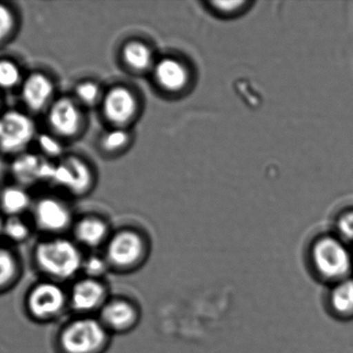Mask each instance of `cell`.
Segmentation results:
<instances>
[{
    "instance_id": "6da1fadb",
    "label": "cell",
    "mask_w": 353,
    "mask_h": 353,
    "mask_svg": "<svg viewBox=\"0 0 353 353\" xmlns=\"http://www.w3.org/2000/svg\"><path fill=\"white\" fill-rule=\"evenodd\" d=\"M81 247L66 236H41L31 251V261L41 279L63 284L82 271Z\"/></svg>"
},
{
    "instance_id": "7a4b0ae2",
    "label": "cell",
    "mask_w": 353,
    "mask_h": 353,
    "mask_svg": "<svg viewBox=\"0 0 353 353\" xmlns=\"http://www.w3.org/2000/svg\"><path fill=\"white\" fill-rule=\"evenodd\" d=\"M309 259L319 281L332 286L352 277L353 256L341 238L323 236L315 240Z\"/></svg>"
},
{
    "instance_id": "3957f363",
    "label": "cell",
    "mask_w": 353,
    "mask_h": 353,
    "mask_svg": "<svg viewBox=\"0 0 353 353\" xmlns=\"http://www.w3.org/2000/svg\"><path fill=\"white\" fill-rule=\"evenodd\" d=\"M109 342V331L99 319L78 316L58 330L57 353H103Z\"/></svg>"
},
{
    "instance_id": "277c9868",
    "label": "cell",
    "mask_w": 353,
    "mask_h": 353,
    "mask_svg": "<svg viewBox=\"0 0 353 353\" xmlns=\"http://www.w3.org/2000/svg\"><path fill=\"white\" fill-rule=\"evenodd\" d=\"M26 316L37 325H49L63 316L68 306V294L62 284L51 280L35 281L23 300Z\"/></svg>"
},
{
    "instance_id": "5b68a950",
    "label": "cell",
    "mask_w": 353,
    "mask_h": 353,
    "mask_svg": "<svg viewBox=\"0 0 353 353\" xmlns=\"http://www.w3.org/2000/svg\"><path fill=\"white\" fill-rule=\"evenodd\" d=\"M41 128L34 115L19 107H6L0 115V155L8 160L31 151Z\"/></svg>"
},
{
    "instance_id": "8992f818",
    "label": "cell",
    "mask_w": 353,
    "mask_h": 353,
    "mask_svg": "<svg viewBox=\"0 0 353 353\" xmlns=\"http://www.w3.org/2000/svg\"><path fill=\"white\" fill-rule=\"evenodd\" d=\"M29 218L35 231L41 236H65L74 222L70 203L54 191L34 196Z\"/></svg>"
},
{
    "instance_id": "52a82bcc",
    "label": "cell",
    "mask_w": 353,
    "mask_h": 353,
    "mask_svg": "<svg viewBox=\"0 0 353 353\" xmlns=\"http://www.w3.org/2000/svg\"><path fill=\"white\" fill-rule=\"evenodd\" d=\"M43 117L45 130L65 143L78 138L85 126L83 107L72 95H58Z\"/></svg>"
},
{
    "instance_id": "ba28073f",
    "label": "cell",
    "mask_w": 353,
    "mask_h": 353,
    "mask_svg": "<svg viewBox=\"0 0 353 353\" xmlns=\"http://www.w3.org/2000/svg\"><path fill=\"white\" fill-rule=\"evenodd\" d=\"M21 107L37 117L43 115L58 97V85L53 73L43 68L27 70L18 90Z\"/></svg>"
},
{
    "instance_id": "9c48e42d",
    "label": "cell",
    "mask_w": 353,
    "mask_h": 353,
    "mask_svg": "<svg viewBox=\"0 0 353 353\" xmlns=\"http://www.w3.org/2000/svg\"><path fill=\"white\" fill-rule=\"evenodd\" d=\"M93 182L94 175L90 165L80 155L66 153L54 163L49 186L70 196L81 197L91 190Z\"/></svg>"
},
{
    "instance_id": "30bf717a",
    "label": "cell",
    "mask_w": 353,
    "mask_h": 353,
    "mask_svg": "<svg viewBox=\"0 0 353 353\" xmlns=\"http://www.w3.org/2000/svg\"><path fill=\"white\" fill-rule=\"evenodd\" d=\"M54 163L31 149L8 160L10 180L30 190L41 184L49 186Z\"/></svg>"
},
{
    "instance_id": "8fae6325",
    "label": "cell",
    "mask_w": 353,
    "mask_h": 353,
    "mask_svg": "<svg viewBox=\"0 0 353 353\" xmlns=\"http://www.w3.org/2000/svg\"><path fill=\"white\" fill-rule=\"evenodd\" d=\"M68 306L79 316H90L105 305L107 290L99 279L85 277L77 280L68 290Z\"/></svg>"
},
{
    "instance_id": "7c38bea8",
    "label": "cell",
    "mask_w": 353,
    "mask_h": 353,
    "mask_svg": "<svg viewBox=\"0 0 353 353\" xmlns=\"http://www.w3.org/2000/svg\"><path fill=\"white\" fill-rule=\"evenodd\" d=\"M144 255V240L134 231L119 232L108 244V263L118 269L136 267L143 260Z\"/></svg>"
},
{
    "instance_id": "4fadbf2b",
    "label": "cell",
    "mask_w": 353,
    "mask_h": 353,
    "mask_svg": "<svg viewBox=\"0 0 353 353\" xmlns=\"http://www.w3.org/2000/svg\"><path fill=\"white\" fill-rule=\"evenodd\" d=\"M138 111V101L134 93L125 87L110 89L103 97L105 117L117 126L130 124Z\"/></svg>"
},
{
    "instance_id": "5bb4252c",
    "label": "cell",
    "mask_w": 353,
    "mask_h": 353,
    "mask_svg": "<svg viewBox=\"0 0 353 353\" xmlns=\"http://www.w3.org/2000/svg\"><path fill=\"white\" fill-rule=\"evenodd\" d=\"M33 200L30 189L10 180L0 186V213L3 218L29 216Z\"/></svg>"
},
{
    "instance_id": "9a60e30c",
    "label": "cell",
    "mask_w": 353,
    "mask_h": 353,
    "mask_svg": "<svg viewBox=\"0 0 353 353\" xmlns=\"http://www.w3.org/2000/svg\"><path fill=\"white\" fill-rule=\"evenodd\" d=\"M138 317L134 305L124 300H115L105 303L101 310L99 321L108 331L123 333L130 331L137 325Z\"/></svg>"
},
{
    "instance_id": "2e32d148",
    "label": "cell",
    "mask_w": 353,
    "mask_h": 353,
    "mask_svg": "<svg viewBox=\"0 0 353 353\" xmlns=\"http://www.w3.org/2000/svg\"><path fill=\"white\" fill-rule=\"evenodd\" d=\"M72 240L80 247L94 249L101 246L107 240L109 229L107 224L94 216H85L74 222Z\"/></svg>"
},
{
    "instance_id": "e0dca14e",
    "label": "cell",
    "mask_w": 353,
    "mask_h": 353,
    "mask_svg": "<svg viewBox=\"0 0 353 353\" xmlns=\"http://www.w3.org/2000/svg\"><path fill=\"white\" fill-rule=\"evenodd\" d=\"M157 84L169 93H179L186 87L189 74L184 64L174 58L161 60L154 68Z\"/></svg>"
},
{
    "instance_id": "ac0fdd59",
    "label": "cell",
    "mask_w": 353,
    "mask_h": 353,
    "mask_svg": "<svg viewBox=\"0 0 353 353\" xmlns=\"http://www.w3.org/2000/svg\"><path fill=\"white\" fill-rule=\"evenodd\" d=\"M327 308L340 321L353 319V277L331 286L327 298Z\"/></svg>"
},
{
    "instance_id": "d6986e66",
    "label": "cell",
    "mask_w": 353,
    "mask_h": 353,
    "mask_svg": "<svg viewBox=\"0 0 353 353\" xmlns=\"http://www.w3.org/2000/svg\"><path fill=\"white\" fill-rule=\"evenodd\" d=\"M22 274L20 255L10 245L0 242V296L14 289L22 278Z\"/></svg>"
},
{
    "instance_id": "ffe728a7",
    "label": "cell",
    "mask_w": 353,
    "mask_h": 353,
    "mask_svg": "<svg viewBox=\"0 0 353 353\" xmlns=\"http://www.w3.org/2000/svg\"><path fill=\"white\" fill-rule=\"evenodd\" d=\"M27 70L12 55H0V95L18 93Z\"/></svg>"
},
{
    "instance_id": "44dd1931",
    "label": "cell",
    "mask_w": 353,
    "mask_h": 353,
    "mask_svg": "<svg viewBox=\"0 0 353 353\" xmlns=\"http://www.w3.org/2000/svg\"><path fill=\"white\" fill-rule=\"evenodd\" d=\"M35 229L29 216H16L3 219L2 240L10 246H18L28 242Z\"/></svg>"
},
{
    "instance_id": "7402d4cb",
    "label": "cell",
    "mask_w": 353,
    "mask_h": 353,
    "mask_svg": "<svg viewBox=\"0 0 353 353\" xmlns=\"http://www.w3.org/2000/svg\"><path fill=\"white\" fill-rule=\"evenodd\" d=\"M22 25L20 10L10 2L0 1V48L12 43Z\"/></svg>"
},
{
    "instance_id": "603a6c76",
    "label": "cell",
    "mask_w": 353,
    "mask_h": 353,
    "mask_svg": "<svg viewBox=\"0 0 353 353\" xmlns=\"http://www.w3.org/2000/svg\"><path fill=\"white\" fill-rule=\"evenodd\" d=\"M122 57L130 68L138 72H144L152 66V52L148 46L141 41L126 44L122 51Z\"/></svg>"
},
{
    "instance_id": "cb8c5ba5",
    "label": "cell",
    "mask_w": 353,
    "mask_h": 353,
    "mask_svg": "<svg viewBox=\"0 0 353 353\" xmlns=\"http://www.w3.org/2000/svg\"><path fill=\"white\" fill-rule=\"evenodd\" d=\"M32 149H34L37 153L43 155L46 159L53 162L58 161L64 155H66L65 151H64L65 142L47 130L39 131Z\"/></svg>"
},
{
    "instance_id": "d4e9b609",
    "label": "cell",
    "mask_w": 353,
    "mask_h": 353,
    "mask_svg": "<svg viewBox=\"0 0 353 353\" xmlns=\"http://www.w3.org/2000/svg\"><path fill=\"white\" fill-rule=\"evenodd\" d=\"M72 97L83 108H89L93 107L101 101L103 93L99 85L94 81L83 80L76 83Z\"/></svg>"
},
{
    "instance_id": "484cf974",
    "label": "cell",
    "mask_w": 353,
    "mask_h": 353,
    "mask_svg": "<svg viewBox=\"0 0 353 353\" xmlns=\"http://www.w3.org/2000/svg\"><path fill=\"white\" fill-rule=\"evenodd\" d=\"M130 142V134L121 128L105 133L101 139V146L108 153L121 151Z\"/></svg>"
},
{
    "instance_id": "4316f807",
    "label": "cell",
    "mask_w": 353,
    "mask_h": 353,
    "mask_svg": "<svg viewBox=\"0 0 353 353\" xmlns=\"http://www.w3.org/2000/svg\"><path fill=\"white\" fill-rule=\"evenodd\" d=\"M108 265V261L103 260L101 257H87L84 258L82 271L86 274V277L99 279L101 276L105 275Z\"/></svg>"
},
{
    "instance_id": "83f0119b",
    "label": "cell",
    "mask_w": 353,
    "mask_h": 353,
    "mask_svg": "<svg viewBox=\"0 0 353 353\" xmlns=\"http://www.w3.org/2000/svg\"><path fill=\"white\" fill-rule=\"evenodd\" d=\"M337 229L341 240L353 242V211L344 213L338 220Z\"/></svg>"
},
{
    "instance_id": "f1b7e54d",
    "label": "cell",
    "mask_w": 353,
    "mask_h": 353,
    "mask_svg": "<svg viewBox=\"0 0 353 353\" xmlns=\"http://www.w3.org/2000/svg\"><path fill=\"white\" fill-rule=\"evenodd\" d=\"M244 4L243 1H216L212 3V6H215L219 12H224V14H230V12H236Z\"/></svg>"
},
{
    "instance_id": "f546056e",
    "label": "cell",
    "mask_w": 353,
    "mask_h": 353,
    "mask_svg": "<svg viewBox=\"0 0 353 353\" xmlns=\"http://www.w3.org/2000/svg\"><path fill=\"white\" fill-rule=\"evenodd\" d=\"M6 108V106H4L3 97H2V95H0V115H1L2 112L4 111Z\"/></svg>"
},
{
    "instance_id": "4dcf8cb0",
    "label": "cell",
    "mask_w": 353,
    "mask_h": 353,
    "mask_svg": "<svg viewBox=\"0 0 353 353\" xmlns=\"http://www.w3.org/2000/svg\"><path fill=\"white\" fill-rule=\"evenodd\" d=\"M3 219L4 218L2 217L1 213H0V240H2V227H3Z\"/></svg>"
}]
</instances>
